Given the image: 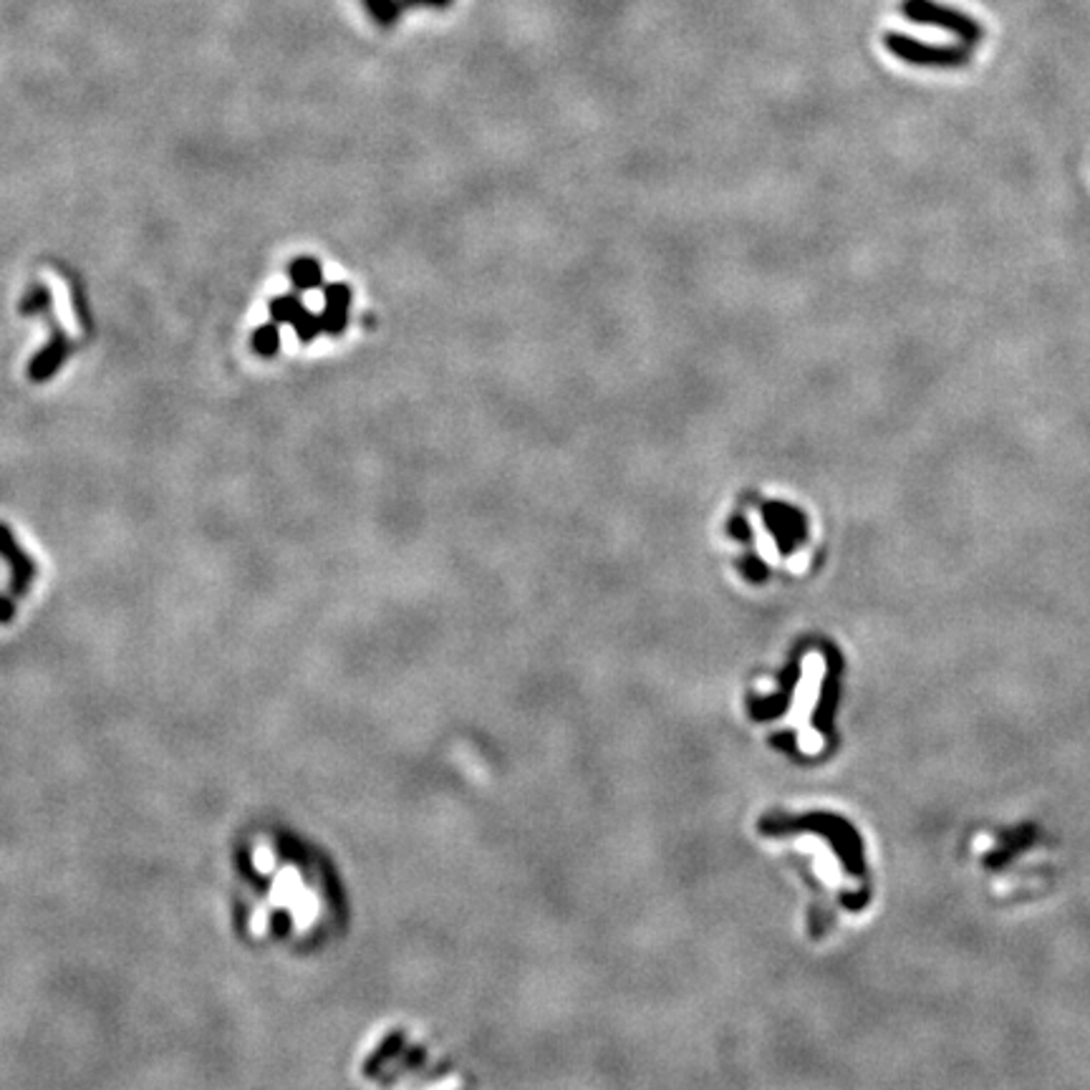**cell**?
Masks as SVG:
<instances>
[{"label":"cell","mask_w":1090,"mask_h":1090,"mask_svg":"<svg viewBox=\"0 0 1090 1090\" xmlns=\"http://www.w3.org/2000/svg\"><path fill=\"white\" fill-rule=\"evenodd\" d=\"M48 324H51V338H48V344L41 351H36V357L28 364V379L36 381V384H43V381L56 377L63 364H66L69 354L74 351L71 338L66 336V331L53 321L51 315H48Z\"/></svg>","instance_id":"cell-1"},{"label":"cell","mask_w":1090,"mask_h":1090,"mask_svg":"<svg viewBox=\"0 0 1090 1090\" xmlns=\"http://www.w3.org/2000/svg\"><path fill=\"white\" fill-rule=\"evenodd\" d=\"M903 13H906L909 18H914L916 23L946 28V31L954 33V36H975L977 33L975 23L962 18L959 13L944 11V8L934 5L929 0H906V3H903Z\"/></svg>","instance_id":"cell-2"},{"label":"cell","mask_w":1090,"mask_h":1090,"mask_svg":"<svg viewBox=\"0 0 1090 1090\" xmlns=\"http://www.w3.org/2000/svg\"><path fill=\"white\" fill-rule=\"evenodd\" d=\"M0 558L11 568V588L13 593H26L36 576V563L23 553V548L16 540V535L5 523H0Z\"/></svg>","instance_id":"cell-3"},{"label":"cell","mask_w":1090,"mask_h":1090,"mask_svg":"<svg viewBox=\"0 0 1090 1090\" xmlns=\"http://www.w3.org/2000/svg\"><path fill=\"white\" fill-rule=\"evenodd\" d=\"M886 46L892 48L899 59H906L912 63H959L962 53L952 51V48H936V46H924L916 43L914 38L906 36H889Z\"/></svg>","instance_id":"cell-4"},{"label":"cell","mask_w":1090,"mask_h":1090,"mask_svg":"<svg viewBox=\"0 0 1090 1090\" xmlns=\"http://www.w3.org/2000/svg\"><path fill=\"white\" fill-rule=\"evenodd\" d=\"M288 278H291V283H294V288L301 294H308V291H321L324 288V268H321V262L315 261V258H311V255H301V258H294L291 261V265H288Z\"/></svg>","instance_id":"cell-5"},{"label":"cell","mask_w":1090,"mask_h":1090,"mask_svg":"<svg viewBox=\"0 0 1090 1090\" xmlns=\"http://www.w3.org/2000/svg\"><path fill=\"white\" fill-rule=\"evenodd\" d=\"M51 308H53V295H51V288L43 283H33L28 291H26V295L21 298V304H18V314L23 315H51Z\"/></svg>","instance_id":"cell-6"},{"label":"cell","mask_w":1090,"mask_h":1090,"mask_svg":"<svg viewBox=\"0 0 1090 1090\" xmlns=\"http://www.w3.org/2000/svg\"><path fill=\"white\" fill-rule=\"evenodd\" d=\"M252 351L258 354V357L262 358H271L275 357L278 351H281V331H278V324L272 321V324H262L255 328V334H252Z\"/></svg>","instance_id":"cell-7"},{"label":"cell","mask_w":1090,"mask_h":1090,"mask_svg":"<svg viewBox=\"0 0 1090 1090\" xmlns=\"http://www.w3.org/2000/svg\"><path fill=\"white\" fill-rule=\"evenodd\" d=\"M268 308H271V318L275 321V324H294L295 318L301 315V311H304L305 305L301 304L298 294H288V295H275Z\"/></svg>","instance_id":"cell-8"},{"label":"cell","mask_w":1090,"mask_h":1090,"mask_svg":"<svg viewBox=\"0 0 1090 1090\" xmlns=\"http://www.w3.org/2000/svg\"><path fill=\"white\" fill-rule=\"evenodd\" d=\"M291 326H294L295 336H298V341H301L304 347L305 344H311V341H314L318 334H324V321H321V314H311L308 308H304V311H301V315H298V318H295Z\"/></svg>","instance_id":"cell-9"},{"label":"cell","mask_w":1090,"mask_h":1090,"mask_svg":"<svg viewBox=\"0 0 1090 1090\" xmlns=\"http://www.w3.org/2000/svg\"><path fill=\"white\" fill-rule=\"evenodd\" d=\"M321 291H324L326 308H334V311H348L351 308L354 294H351V288L347 283H328Z\"/></svg>","instance_id":"cell-10"},{"label":"cell","mask_w":1090,"mask_h":1090,"mask_svg":"<svg viewBox=\"0 0 1090 1090\" xmlns=\"http://www.w3.org/2000/svg\"><path fill=\"white\" fill-rule=\"evenodd\" d=\"M364 5H367L369 13L374 16V21L379 26H391L401 16L394 0H364Z\"/></svg>","instance_id":"cell-11"},{"label":"cell","mask_w":1090,"mask_h":1090,"mask_svg":"<svg viewBox=\"0 0 1090 1090\" xmlns=\"http://www.w3.org/2000/svg\"><path fill=\"white\" fill-rule=\"evenodd\" d=\"M321 321H324V334L341 336L348 328V311H334V308H324Z\"/></svg>","instance_id":"cell-12"},{"label":"cell","mask_w":1090,"mask_h":1090,"mask_svg":"<svg viewBox=\"0 0 1090 1090\" xmlns=\"http://www.w3.org/2000/svg\"><path fill=\"white\" fill-rule=\"evenodd\" d=\"M397 3L399 13L409 11V8H447L452 0H394Z\"/></svg>","instance_id":"cell-13"}]
</instances>
